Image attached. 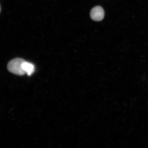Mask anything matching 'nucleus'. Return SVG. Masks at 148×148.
<instances>
[{"instance_id":"obj_1","label":"nucleus","mask_w":148,"mask_h":148,"mask_svg":"<svg viewBox=\"0 0 148 148\" xmlns=\"http://www.w3.org/2000/svg\"><path fill=\"white\" fill-rule=\"evenodd\" d=\"M25 60L23 59L16 58L11 60L7 64V69L9 72L18 75H23L26 73L23 67V63Z\"/></svg>"},{"instance_id":"obj_2","label":"nucleus","mask_w":148,"mask_h":148,"mask_svg":"<svg viewBox=\"0 0 148 148\" xmlns=\"http://www.w3.org/2000/svg\"><path fill=\"white\" fill-rule=\"evenodd\" d=\"M90 17L94 21H99L104 17V10L100 6H97L92 8L90 12Z\"/></svg>"},{"instance_id":"obj_3","label":"nucleus","mask_w":148,"mask_h":148,"mask_svg":"<svg viewBox=\"0 0 148 148\" xmlns=\"http://www.w3.org/2000/svg\"><path fill=\"white\" fill-rule=\"evenodd\" d=\"M23 67L24 71L28 76L31 75L34 71V66L33 64L26 61L23 63Z\"/></svg>"},{"instance_id":"obj_4","label":"nucleus","mask_w":148,"mask_h":148,"mask_svg":"<svg viewBox=\"0 0 148 148\" xmlns=\"http://www.w3.org/2000/svg\"><path fill=\"white\" fill-rule=\"evenodd\" d=\"M0 12H1V7H0Z\"/></svg>"}]
</instances>
